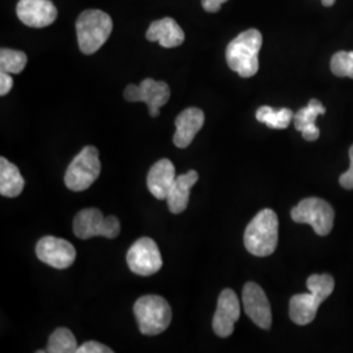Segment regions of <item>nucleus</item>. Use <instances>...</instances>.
<instances>
[{"instance_id": "0eeeda50", "label": "nucleus", "mask_w": 353, "mask_h": 353, "mask_svg": "<svg viewBox=\"0 0 353 353\" xmlns=\"http://www.w3.org/2000/svg\"><path fill=\"white\" fill-rule=\"evenodd\" d=\"M74 233L80 240L99 236L115 239L121 233V223L115 216H103L97 208H85L74 219Z\"/></svg>"}, {"instance_id": "f03ea898", "label": "nucleus", "mask_w": 353, "mask_h": 353, "mask_svg": "<svg viewBox=\"0 0 353 353\" xmlns=\"http://www.w3.org/2000/svg\"><path fill=\"white\" fill-rule=\"evenodd\" d=\"M263 37L258 29L242 32L228 45L227 63L241 77H252L259 70V51Z\"/></svg>"}, {"instance_id": "5701e85b", "label": "nucleus", "mask_w": 353, "mask_h": 353, "mask_svg": "<svg viewBox=\"0 0 353 353\" xmlns=\"http://www.w3.org/2000/svg\"><path fill=\"white\" fill-rule=\"evenodd\" d=\"M28 63L26 52L12 49L0 50V70L8 74H20Z\"/></svg>"}, {"instance_id": "b1692460", "label": "nucleus", "mask_w": 353, "mask_h": 353, "mask_svg": "<svg viewBox=\"0 0 353 353\" xmlns=\"http://www.w3.org/2000/svg\"><path fill=\"white\" fill-rule=\"evenodd\" d=\"M330 67L334 75L353 79V51H338L332 57Z\"/></svg>"}, {"instance_id": "6ab92c4d", "label": "nucleus", "mask_w": 353, "mask_h": 353, "mask_svg": "<svg viewBox=\"0 0 353 353\" xmlns=\"http://www.w3.org/2000/svg\"><path fill=\"white\" fill-rule=\"evenodd\" d=\"M326 113L325 106L318 100H310L306 108L300 109L293 117L294 127L303 134V139L314 141L319 138V130L316 125V118Z\"/></svg>"}, {"instance_id": "9d476101", "label": "nucleus", "mask_w": 353, "mask_h": 353, "mask_svg": "<svg viewBox=\"0 0 353 353\" xmlns=\"http://www.w3.org/2000/svg\"><path fill=\"white\" fill-rule=\"evenodd\" d=\"M125 99L130 102H145L152 118L159 117L163 108L170 99V88L165 81L145 79L140 85L130 84L125 89Z\"/></svg>"}, {"instance_id": "7ed1b4c3", "label": "nucleus", "mask_w": 353, "mask_h": 353, "mask_svg": "<svg viewBox=\"0 0 353 353\" xmlns=\"http://www.w3.org/2000/svg\"><path fill=\"white\" fill-rule=\"evenodd\" d=\"M278 242V216L270 208L262 210L252 219L245 230V248L255 256H268L276 250Z\"/></svg>"}, {"instance_id": "cd10ccee", "label": "nucleus", "mask_w": 353, "mask_h": 353, "mask_svg": "<svg viewBox=\"0 0 353 353\" xmlns=\"http://www.w3.org/2000/svg\"><path fill=\"white\" fill-rule=\"evenodd\" d=\"M227 1L228 0H202V7L207 12L216 13L220 11L221 6Z\"/></svg>"}, {"instance_id": "393cba45", "label": "nucleus", "mask_w": 353, "mask_h": 353, "mask_svg": "<svg viewBox=\"0 0 353 353\" xmlns=\"http://www.w3.org/2000/svg\"><path fill=\"white\" fill-rule=\"evenodd\" d=\"M77 353H113V350L99 341H85L77 348Z\"/></svg>"}, {"instance_id": "423d86ee", "label": "nucleus", "mask_w": 353, "mask_h": 353, "mask_svg": "<svg viewBox=\"0 0 353 353\" xmlns=\"http://www.w3.org/2000/svg\"><path fill=\"white\" fill-rule=\"evenodd\" d=\"M101 173L100 154L96 147L88 145L72 160L67 168L64 183L71 191H84L89 189Z\"/></svg>"}, {"instance_id": "dca6fc26", "label": "nucleus", "mask_w": 353, "mask_h": 353, "mask_svg": "<svg viewBox=\"0 0 353 353\" xmlns=\"http://www.w3.org/2000/svg\"><path fill=\"white\" fill-rule=\"evenodd\" d=\"M176 178L173 163L168 159H161L152 166L147 176V186L156 199L166 201Z\"/></svg>"}, {"instance_id": "f257e3e1", "label": "nucleus", "mask_w": 353, "mask_h": 353, "mask_svg": "<svg viewBox=\"0 0 353 353\" xmlns=\"http://www.w3.org/2000/svg\"><path fill=\"white\" fill-rule=\"evenodd\" d=\"M309 293L294 294L290 299V319L300 326L309 325L314 321L319 305L334 292L335 281L327 274L312 275L306 281Z\"/></svg>"}, {"instance_id": "4be33fe9", "label": "nucleus", "mask_w": 353, "mask_h": 353, "mask_svg": "<svg viewBox=\"0 0 353 353\" xmlns=\"http://www.w3.org/2000/svg\"><path fill=\"white\" fill-rule=\"evenodd\" d=\"M77 341L75 335L68 328H57L49 338L48 352L50 353H74L77 352Z\"/></svg>"}, {"instance_id": "412c9836", "label": "nucleus", "mask_w": 353, "mask_h": 353, "mask_svg": "<svg viewBox=\"0 0 353 353\" xmlns=\"http://www.w3.org/2000/svg\"><path fill=\"white\" fill-rule=\"evenodd\" d=\"M294 114L292 113L290 109H280V110H274L271 106H262L256 110V119L265 126L270 128H276V130H284L290 126V122L293 121Z\"/></svg>"}, {"instance_id": "39448f33", "label": "nucleus", "mask_w": 353, "mask_h": 353, "mask_svg": "<svg viewBox=\"0 0 353 353\" xmlns=\"http://www.w3.org/2000/svg\"><path fill=\"white\" fill-rule=\"evenodd\" d=\"M139 331L143 335H159L169 327L172 322V309L161 296H143L134 305Z\"/></svg>"}, {"instance_id": "a211bd4d", "label": "nucleus", "mask_w": 353, "mask_h": 353, "mask_svg": "<svg viewBox=\"0 0 353 353\" xmlns=\"http://www.w3.org/2000/svg\"><path fill=\"white\" fill-rule=\"evenodd\" d=\"M199 174L195 170H190L186 174L176 178L172 189L168 194L166 202L172 214H181L189 205L190 189L198 182Z\"/></svg>"}, {"instance_id": "20e7f679", "label": "nucleus", "mask_w": 353, "mask_h": 353, "mask_svg": "<svg viewBox=\"0 0 353 353\" xmlns=\"http://www.w3.org/2000/svg\"><path fill=\"white\" fill-rule=\"evenodd\" d=\"M113 30L112 17L100 10H87L76 20V36L83 54L92 55L100 50Z\"/></svg>"}, {"instance_id": "f3484780", "label": "nucleus", "mask_w": 353, "mask_h": 353, "mask_svg": "<svg viewBox=\"0 0 353 353\" xmlns=\"http://www.w3.org/2000/svg\"><path fill=\"white\" fill-rule=\"evenodd\" d=\"M145 37L151 42L157 41L163 48L172 49L183 43L185 33L182 28L176 24L174 19L165 17L152 23L147 30Z\"/></svg>"}, {"instance_id": "4468645a", "label": "nucleus", "mask_w": 353, "mask_h": 353, "mask_svg": "<svg viewBox=\"0 0 353 353\" xmlns=\"http://www.w3.org/2000/svg\"><path fill=\"white\" fill-rule=\"evenodd\" d=\"M16 13L26 26L45 28L55 21L58 10L50 0H20Z\"/></svg>"}, {"instance_id": "9b49d317", "label": "nucleus", "mask_w": 353, "mask_h": 353, "mask_svg": "<svg viewBox=\"0 0 353 353\" xmlns=\"http://www.w3.org/2000/svg\"><path fill=\"white\" fill-rule=\"evenodd\" d=\"M38 259L58 270L68 268L74 265L76 249L68 241L52 236H46L38 241L36 246Z\"/></svg>"}, {"instance_id": "a878e982", "label": "nucleus", "mask_w": 353, "mask_h": 353, "mask_svg": "<svg viewBox=\"0 0 353 353\" xmlns=\"http://www.w3.org/2000/svg\"><path fill=\"white\" fill-rule=\"evenodd\" d=\"M350 160H351L350 169L344 174H341L339 179L341 186L347 190L353 189V145L350 148Z\"/></svg>"}, {"instance_id": "ddd939ff", "label": "nucleus", "mask_w": 353, "mask_h": 353, "mask_svg": "<svg viewBox=\"0 0 353 353\" xmlns=\"http://www.w3.org/2000/svg\"><path fill=\"white\" fill-rule=\"evenodd\" d=\"M241 306L239 297L232 290H224L217 301V309L212 321L214 334L220 338H228L233 334L234 325L240 319Z\"/></svg>"}, {"instance_id": "2eb2a0df", "label": "nucleus", "mask_w": 353, "mask_h": 353, "mask_svg": "<svg viewBox=\"0 0 353 353\" xmlns=\"http://www.w3.org/2000/svg\"><path fill=\"white\" fill-rule=\"evenodd\" d=\"M205 117L201 109L189 108L176 118V134L173 141L178 148H186L204 126Z\"/></svg>"}, {"instance_id": "6e6552de", "label": "nucleus", "mask_w": 353, "mask_h": 353, "mask_svg": "<svg viewBox=\"0 0 353 353\" xmlns=\"http://www.w3.org/2000/svg\"><path fill=\"white\" fill-rule=\"evenodd\" d=\"M290 216L294 223L312 225L318 236H327L334 227V210L326 201L306 198L292 208Z\"/></svg>"}, {"instance_id": "1a4fd4ad", "label": "nucleus", "mask_w": 353, "mask_h": 353, "mask_svg": "<svg viewBox=\"0 0 353 353\" xmlns=\"http://www.w3.org/2000/svg\"><path fill=\"white\" fill-rule=\"evenodd\" d=\"M128 268L140 276H150L163 267V258L157 243L152 239L143 237L137 241L127 252Z\"/></svg>"}, {"instance_id": "bb28decb", "label": "nucleus", "mask_w": 353, "mask_h": 353, "mask_svg": "<svg viewBox=\"0 0 353 353\" xmlns=\"http://www.w3.org/2000/svg\"><path fill=\"white\" fill-rule=\"evenodd\" d=\"M13 87V80L8 72L0 71V96H6Z\"/></svg>"}, {"instance_id": "f8f14e48", "label": "nucleus", "mask_w": 353, "mask_h": 353, "mask_svg": "<svg viewBox=\"0 0 353 353\" xmlns=\"http://www.w3.org/2000/svg\"><path fill=\"white\" fill-rule=\"evenodd\" d=\"M242 303L248 316L258 327L268 330L272 325V313L265 290L255 283H246L242 290Z\"/></svg>"}, {"instance_id": "c85d7f7f", "label": "nucleus", "mask_w": 353, "mask_h": 353, "mask_svg": "<svg viewBox=\"0 0 353 353\" xmlns=\"http://www.w3.org/2000/svg\"><path fill=\"white\" fill-rule=\"evenodd\" d=\"M322 4L325 7H332L335 4V0H322Z\"/></svg>"}, {"instance_id": "aec40b11", "label": "nucleus", "mask_w": 353, "mask_h": 353, "mask_svg": "<svg viewBox=\"0 0 353 353\" xmlns=\"http://www.w3.org/2000/svg\"><path fill=\"white\" fill-rule=\"evenodd\" d=\"M26 186V179L19 168L6 157H0V194L6 198L19 196Z\"/></svg>"}]
</instances>
